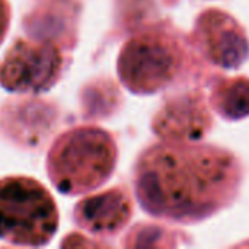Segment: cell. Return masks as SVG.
Masks as SVG:
<instances>
[{"label": "cell", "instance_id": "cell-4", "mask_svg": "<svg viewBox=\"0 0 249 249\" xmlns=\"http://www.w3.org/2000/svg\"><path fill=\"white\" fill-rule=\"evenodd\" d=\"M184 63L179 41L162 29L143 31L130 38L118 57V74L127 89L149 95L171 85Z\"/></svg>", "mask_w": 249, "mask_h": 249}, {"label": "cell", "instance_id": "cell-1", "mask_svg": "<svg viewBox=\"0 0 249 249\" xmlns=\"http://www.w3.org/2000/svg\"><path fill=\"white\" fill-rule=\"evenodd\" d=\"M236 158L220 147L165 143L147 149L136 166V194L152 216L197 222L229 204L241 184Z\"/></svg>", "mask_w": 249, "mask_h": 249}, {"label": "cell", "instance_id": "cell-3", "mask_svg": "<svg viewBox=\"0 0 249 249\" xmlns=\"http://www.w3.org/2000/svg\"><path fill=\"white\" fill-rule=\"evenodd\" d=\"M58 229L53 196L36 179H0V239L18 247H44Z\"/></svg>", "mask_w": 249, "mask_h": 249}, {"label": "cell", "instance_id": "cell-7", "mask_svg": "<svg viewBox=\"0 0 249 249\" xmlns=\"http://www.w3.org/2000/svg\"><path fill=\"white\" fill-rule=\"evenodd\" d=\"M212 128V114L198 92L169 99L153 118V130L165 143H194Z\"/></svg>", "mask_w": 249, "mask_h": 249}, {"label": "cell", "instance_id": "cell-5", "mask_svg": "<svg viewBox=\"0 0 249 249\" xmlns=\"http://www.w3.org/2000/svg\"><path fill=\"white\" fill-rule=\"evenodd\" d=\"M63 57L50 41L19 39L0 64V85L15 93H39L58 79Z\"/></svg>", "mask_w": 249, "mask_h": 249}, {"label": "cell", "instance_id": "cell-6", "mask_svg": "<svg viewBox=\"0 0 249 249\" xmlns=\"http://www.w3.org/2000/svg\"><path fill=\"white\" fill-rule=\"evenodd\" d=\"M194 36L204 55L223 69L241 67L249 55V41L241 23L219 9H209L196 22Z\"/></svg>", "mask_w": 249, "mask_h": 249}, {"label": "cell", "instance_id": "cell-8", "mask_svg": "<svg viewBox=\"0 0 249 249\" xmlns=\"http://www.w3.org/2000/svg\"><path fill=\"white\" fill-rule=\"evenodd\" d=\"M131 213L130 196L121 188H112L79 201L74 207V222L92 235L111 236L130 222Z\"/></svg>", "mask_w": 249, "mask_h": 249}, {"label": "cell", "instance_id": "cell-9", "mask_svg": "<svg viewBox=\"0 0 249 249\" xmlns=\"http://www.w3.org/2000/svg\"><path fill=\"white\" fill-rule=\"evenodd\" d=\"M212 105L228 120H242L249 115V79H220L212 93Z\"/></svg>", "mask_w": 249, "mask_h": 249}, {"label": "cell", "instance_id": "cell-10", "mask_svg": "<svg viewBox=\"0 0 249 249\" xmlns=\"http://www.w3.org/2000/svg\"><path fill=\"white\" fill-rule=\"evenodd\" d=\"M10 22V7L7 0H0V44L3 42Z\"/></svg>", "mask_w": 249, "mask_h": 249}, {"label": "cell", "instance_id": "cell-2", "mask_svg": "<svg viewBox=\"0 0 249 249\" xmlns=\"http://www.w3.org/2000/svg\"><path fill=\"white\" fill-rule=\"evenodd\" d=\"M117 163L114 139L98 127H77L61 134L47 156V174L53 185L67 196L99 188Z\"/></svg>", "mask_w": 249, "mask_h": 249}]
</instances>
